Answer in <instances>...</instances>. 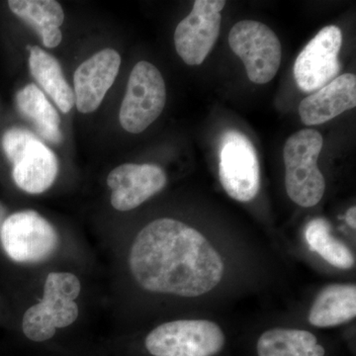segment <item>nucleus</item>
I'll list each match as a JSON object with an SVG mask.
<instances>
[{"label": "nucleus", "instance_id": "1", "mask_svg": "<svg viewBox=\"0 0 356 356\" xmlns=\"http://www.w3.org/2000/svg\"><path fill=\"white\" fill-rule=\"evenodd\" d=\"M129 266L143 289L181 297H197L219 284L225 266L209 241L177 220L163 218L136 236Z\"/></svg>", "mask_w": 356, "mask_h": 356}, {"label": "nucleus", "instance_id": "2", "mask_svg": "<svg viewBox=\"0 0 356 356\" xmlns=\"http://www.w3.org/2000/svg\"><path fill=\"white\" fill-rule=\"evenodd\" d=\"M81 291L79 278L69 273H51L44 281L43 299L23 317V332L36 343L48 341L57 329L69 327L79 317L76 299Z\"/></svg>", "mask_w": 356, "mask_h": 356}, {"label": "nucleus", "instance_id": "3", "mask_svg": "<svg viewBox=\"0 0 356 356\" xmlns=\"http://www.w3.org/2000/svg\"><path fill=\"white\" fill-rule=\"evenodd\" d=\"M322 149V135L312 129L293 134L285 143V186L290 199L302 207H313L324 196L325 178L317 165Z\"/></svg>", "mask_w": 356, "mask_h": 356}, {"label": "nucleus", "instance_id": "4", "mask_svg": "<svg viewBox=\"0 0 356 356\" xmlns=\"http://www.w3.org/2000/svg\"><path fill=\"white\" fill-rule=\"evenodd\" d=\"M2 149L13 163L16 185L30 194L43 193L58 177V161L50 147L30 131L11 128L2 136Z\"/></svg>", "mask_w": 356, "mask_h": 356}, {"label": "nucleus", "instance_id": "5", "mask_svg": "<svg viewBox=\"0 0 356 356\" xmlns=\"http://www.w3.org/2000/svg\"><path fill=\"white\" fill-rule=\"evenodd\" d=\"M225 346L219 325L206 320H180L153 330L146 348L154 356H214Z\"/></svg>", "mask_w": 356, "mask_h": 356}, {"label": "nucleus", "instance_id": "6", "mask_svg": "<svg viewBox=\"0 0 356 356\" xmlns=\"http://www.w3.org/2000/svg\"><path fill=\"white\" fill-rule=\"evenodd\" d=\"M219 177L229 196L248 202L257 195L261 172L257 149L243 133L228 130L219 146Z\"/></svg>", "mask_w": 356, "mask_h": 356}, {"label": "nucleus", "instance_id": "7", "mask_svg": "<svg viewBox=\"0 0 356 356\" xmlns=\"http://www.w3.org/2000/svg\"><path fill=\"white\" fill-rule=\"evenodd\" d=\"M166 89L159 70L146 60L134 67L121 104L119 119L129 133L140 134L159 118L165 108Z\"/></svg>", "mask_w": 356, "mask_h": 356}, {"label": "nucleus", "instance_id": "8", "mask_svg": "<svg viewBox=\"0 0 356 356\" xmlns=\"http://www.w3.org/2000/svg\"><path fill=\"white\" fill-rule=\"evenodd\" d=\"M0 240L7 255L20 264H38L56 252L58 236L55 228L35 211H20L7 217Z\"/></svg>", "mask_w": 356, "mask_h": 356}, {"label": "nucleus", "instance_id": "9", "mask_svg": "<svg viewBox=\"0 0 356 356\" xmlns=\"http://www.w3.org/2000/svg\"><path fill=\"white\" fill-rule=\"evenodd\" d=\"M229 44L243 60L252 83L273 81L280 70L282 53L280 39L270 28L259 21H240L229 32Z\"/></svg>", "mask_w": 356, "mask_h": 356}, {"label": "nucleus", "instance_id": "10", "mask_svg": "<svg viewBox=\"0 0 356 356\" xmlns=\"http://www.w3.org/2000/svg\"><path fill=\"white\" fill-rule=\"evenodd\" d=\"M343 32L337 26L323 28L307 44L294 65L297 86L304 92H315L336 79L341 70L339 53Z\"/></svg>", "mask_w": 356, "mask_h": 356}, {"label": "nucleus", "instance_id": "11", "mask_svg": "<svg viewBox=\"0 0 356 356\" xmlns=\"http://www.w3.org/2000/svg\"><path fill=\"white\" fill-rule=\"evenodd\" d=\"M225 6L224 0H196L191 14L177 25L175 49L187 65H201L209 55L219 36L220 11Z\"/></svg>", "mask_w": 356, "mask_h": 356}, {"label": "nucleus", "instance_id": "12", "mask_svg": "<svg viewBox=\"0 0 356 356\" xmlns=\"http://www.w3.org/2000/svg\"><path fill=\"white\" fill-rule=\"evenodd\" d=\"M168 177L163 168L151 163H124L107 177L111 189V204L118 211L139 207L147 199L163 191Z\"/></svg>", "mask_w": 356, "mask_h": 356}, {"label": "nucleus", "instance_id": "13", "mask_svg": "<svg viewBox=\"0 0 356 356\" xmlns=\"http://www.w3.org/2000/svg\"><path fill=\"white\" fill-rule=\"evenodd\" d=\"M121 65L118 51L104 49L77 67L74 76V99L81 113H91L102 104L113 86Z\"/></svg>", "mask_w": 356, "mask_h": 356}, {"label": "nucleus", "instance_id": "14", "mask_svg": "<svg viewBox=\"0 0 356 356\" xmlns=\"http://www.w3.org/2000/svg\"><path fill=\"white\" fill-rule=\"evenodd\" d=\"M355 105L356 77L344 74L300 103L299 115L305 125H320L355 108Z\"/></svg>", "mask_w": 356, "mask_h": 356}, {"label": "nucleus", "instance_id": "15", "mask_svg": "<svg viewBox=\"0 0 356 356\" xmlns=\"http://www.w3.org/2000/svg\"><path fill=\"white\" fill-rule=\"evenodd\" d=\"M9 8L15 15L32 26L41 37L44 46L56 48L63 39L60 26L64 23L62 6L54 0H10Z\"/></svg>", "mask_w": 356, "mask_h": 356}, {"label": "nucleus", "instance_id": "16", "mask_svg": "<svg viewBox=\"0 0 356 356\" xmlns=\"http://www.w3.org/2000/svg\"><path fill=\"white\" fill-rule=\"evenodd\" d=\"M355 316V285L332 284L318 295L312 306L309 321L315 327H336L350 322Z\"/></svg>", "mask_w": 356, "mask_h": 356}, {"label": "nucleus", "instance_id": "17", "mask_svg": "<svg viewBox=\"0 0 356 356\" xmlns=\"http://www.w3.org/2000/svg\"><path fill=\"white\" fill-rule=\"evenodd\" d=\"M30 72L35 81L50 95L63 113H69L76 104L74 93L63 74L57 58L38 46H28Z\"/></svg>", "mask_w": 356, "mask_h": 356}, {"label": "nucleus", "instance_id": "18", "mask_svg": "<svg viewBox=\"0 0 356 356\" xmlns=\"http://www.w3.org/2000/svg\"><path fill=\"white\" fill-rule=\"evenodd\" d=\"M16 104L43 139L55 145L63 142L60 115L36 84H28L21 89L16 95Z\"/></svg>", "mask_w": 356, "mask_h": 356}, {"label": "nucleus", "instance_id": "19", "mask_svg": "<svg viewBox=\"0 0 356 356\" xmlns=\"http://www.w3.org/2000/svg\"><path fill=\"white\" fill-rule=\"evenodd\" d=\"M259 356H325L317 337L302 330L273 329L257 341Z\"/></svg>", "mask_w": 356, "mask_h": 356}, {"label": "nucleus", "instance_id": "20", "mask_svg": "<svg viewBox=\"0 0 356 356\" xmlns=\"http://www.w3.org/2000/svg\"><path fill=\"white\" fill-rule=\"evenodd\" d=\"M330 231L329 222L325 219L318 218L312 220L305 229V238L309 247L332 266L341 269L353 268L355 259L350 248L334 238Z\"/></svg>", "mask_w": 356, "mask_h": 356}, {"label": "nucleus", "instance_id": "21", "mask_svg": "<svg viewBox=\"0 0 356 356\" xmlns=\"http://www.w3.org/2000/svg\"><path fill=\"white\" fill-rule=\"evenodd\" d=\"M346 221L353 229L356 228V208L355 206L348 209L346 215Z\"/></svg>", "mask_w": 356, "mask_h": 356}, {"label": "nucleus", "instance_id": "22", "mask_svg": "<svg viewBox=\"0 0 356 356\" xmlns=\"http://www.w3.org/2000/svg\"><path fill=\"white\" fill-rule=\"evenodd\" d=\"M6 219V210L1 203H0V229H1L2 225Z\"/></svg>", "mask_w": 356, "mask_h": 356}]
</instances>
